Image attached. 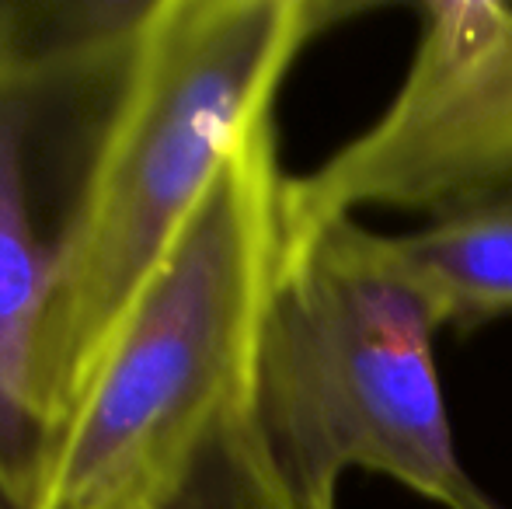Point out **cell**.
Listing matches in <instances>:
<instances>
[{
	"label": "cell",
	"instance_id": "obj_1",
	"mask_svg": "<svg viewBox=\"0 0 512 509\" xmlns=\"http://www.w3.org/2000/svg\"><path fill=\"white\" fill-rule=\"evenodd\" d=\"M345 14L331 0H150L63 234L35 353V394L56 436L223 164L272 119L293 60Z\"/></svg>",
	"mask_w": 512,
	"mask_h": 509
},
{
	"label": "cell",
	"instance_id": "obj_2",
	"mask_svg": "<svg viewBox=\"0 0 512 509\" xmlns=\"http://www.w3.org/2000/svg\"><path fill=\"white\" fill-rule=\"evenodd\" d=\"M436 332L394 234L335 220L283 238L248 422L300 509H335L349 471L384 475L439 509H506L460 461Z\"/></svg>",
	"mask_w": 512,
	"mask_h": 509
},
{
	"label": "cell",
	"instance_id": "obj_3",
	"mask_svg": "<svg viewBox=\"0 0 512 509\" xmlns=\"http://www.w3.org/2000/svg\"><path fill=\"white\" fill-rule=\"evenodd\" d=\"M276 123L234 150L77 394L42 509H150L203 433L248 405L283 258Z\"/></svg>",
	"mask_w": 512,
	"mask_h": 509
},
{
	"label": "cell",
	"instance_id": "obj_4",
	"mask_svg": "<svg viewBox=\"0 0 512 509\" xmlns=\"http://www.w3.org/2000/svg\"><path fill=\"white\" fill-rule=\"evenodd\" d=\"M150 0L0 4V509H42L56 433L35 353L63 234Z\"/></svg>",
	"mask_w": 512,
	"mask_h": 509
},
{
	"label": "cell",
	"instance_id": "obj_5",
	"mask_svg": "<svg viewBox=\"0 0 512 509\" xmlns=\"http://www.w3.org/2000/svg\"><path fill=\"white\" fill-rule=\"evenodd\" d=\"M408 74L370 129L283 189V238L363 210L429 224L512 206V4L429 0L415 7Z\"/></svg>",
	"mask_w": 512,
	"mask_h": 509
},
{
	"label": "cell",
	"instance_id": "obj_6",
	"mask_svg": "<svg viewBox=\"0 0 512 509\" xmlns=\"http://www.w3.org/2000/svg\"><path fill=\"white\" fill-rule=\"evenodd\" d=\"M394 248L443 328L471 332L512 314V206L394 234Z\"/></svg>",
	"mask_w": 512,
	"mask_h": 509
},
{
	"label": "cell",
	"instance_id": "obj_7",
	"mask_svg": "<svg viewBox=\"0 0 512 509\" xmlns=\"http://www.w3.org/2000/svg\"><path fill=\"white\" fill-rule=\"evenodd\" d=\"M150 509H300L265 464L248 405L227 408L203 433L175 482Z\"/></svg>",
	"mask_w": 512,
	"mask_h": 509
}]
</instances>
